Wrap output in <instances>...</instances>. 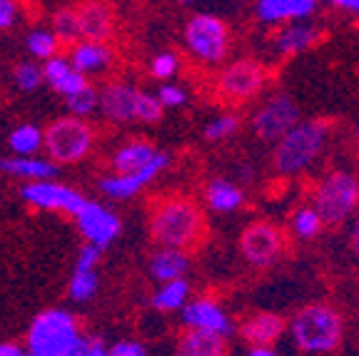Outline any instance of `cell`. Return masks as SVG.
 Returning <instances> with one entry per match:
<instances>
[{"label":"cell","instance_id":"6da1fadb","mask_svg":"<svg viewBox=\"0 0 359 356\" xmlns=\"http://www.w3.org/2000/svg\"><path fill=\"white\" fill-rule=\"evenodd\" d=\"M147 232L155 247L192 254L208 237V217L202 214V207L192 197L163 195L150 205Z\"/></svg>","mask_w":359,"mask_h":356},{"label":"cell","instance_id":"7a4b0ae2","mask_svg":"<svg viewBox=\"0 0 359 356\" xmlns=\"http://www.w3.org/2000/svg\"><path fill=\"white\" fill-rule=\"evenodd\" d=\"M332 139L327 120H299L269 152V167L282 179H297L312 172L325 157Z\"/></svg>","mask_w":359,"mask_h":356},{"label":"cell","instance_id":"3957f363","mask_svg":"<svg viewBox=\"0 0 359 356\" xmlns=\"http://www.w3.org/2000/svg\"><path fill=\"white\" fill-rule=\"evenodd\" d=\"M287 336L302 356H332L344 341V317L330 301H309L287 319Z\"/></svg>","mask_w":359,"mask_h":356},{"label":"cell","instance_id":"277c9868","mask_svg":"<svg viewBox=\"0 0 359 356\" xmlns=\"http://www.w3.org/2000/svg\"><path fill=\"white\" fill-rule=\"evenodd\" d=\"M100 115L112 125H157L165 117L155 93H147L130 80H107L97 90Z\"/></svg>","mask_w":359,"mask_h":356},{"label":"cell","instance_id":"5b68a950","mask_svg":"<svg viewBox=\"0 0 359 356\" xmlns=\"http://www.w3.org/2000/svg\"><path fill=\"white\" fill-rule=\"evenodd\" d=\"M83 334L78 314L65 306H50L33 317L22 346L28 356H67L80 344Z\"/></svg>","mask_w":359,"mask_h":356},{"label":"cell","instance_id":"8992f818","mask_svg":"<svg viewBox=\"0 0 359 356\" xmlns=\"http://www.w3.org/2000/svg\"><path fill=\"white\" fill-rule=\"evenodd\" d=\"M309 205L317 210L325 227L347 224L359 210V174L347 167H332L314 179Z\"/></svg>","mask_w":359,"mask_h":356},{"label":"cell","instance_id":"52a82bcc","mask_svg":"<svg viewBox=\"0 0 359 356\" xmlns=\"http://www.w3.org/2000/svg\"><path fill=\"white\" fill-rule=\"evenodd\" d=\"M182 45L197 65L222 67L232 53L230 22L215 13H192L182 25Z\"/></svg>","mask_w":359,"mask_h":356},{"label":"cell","instance_id":"ba28073f","mask_svg":"<svg viewBox=\"0 0 359 356\" xmlns=\"http://www.w3.org/2000/svg\"><path fill=\"white\" fill-rule=\"evenodd\" d=\"M97 130L88 120L62 115L43 128V150L53 165H78L95 150Z\"/></svg>","mask_w":359,"mask_h":356},{"label":"cell","instance_id":"9c48e42d","mask_svg":"<svg viewBox=\"0 0 359 356\" xmlns=\"http://www.w3.org/2000/svg\"><path fill=\"white\" fill-rule=\"evenodd\" d=\"M267 67L255 57H235L227 60L212 78V90L227 105H247L257 100L267 88Z\"/></svg>","mask_w":359,"mask_h":356},{"label":"cell","instance_id":"30bf717a","mask_svg":"<svg viewBox=\"0 0 359 356\" xmlns=\"http://www.w3.org/2000/svg\"><path fill=\"white\" fill-rule=\"evenodd\" d=\"M237 252L242 262L252 269H269L287 252V234L272 219H252L237 234Z\"/></svg>","mask_w":359,"mask_h":356},{"label":"cell","instance_id":"8fae6325","mask_svg":"<svg viewBox=\"0 0 359 356\" xmlns=\"http://www.w3.org/2000/svg\"><path fill=\"white\" fill-rule=\"evenodd\" d=\"M302 120L299 102L285 90H272L257 102V107L250 115L252 135L262 142L275 145L277 139L285 137L294 125Z\"/></svg>","mask_w":359,"mask_h":356},{"label":"cell","instance_id":"7c38bea8","mask_svg":"<svg viewBox=\"0 0 359 356\" xmlns=\"http://www.w3.org/2000/svg\"><path fill=\"white\" fill-rule=\"evenodd\" d=\"M73 222L78 227L80 237H83V245L95 247L100 252L115 245L120 240V234H123V219L105 202L85 200L83 207L73 214Z\"/></svg>","mask_w":359,"mask_h":356},{"label":"cell","instance_id":"4fadbf2b","mask_svg":"<svg viewBox=\"0 0 359 356\" xmlns=\"http://www.w3.org/2000/svg\"><path fill=\"white\" fill-rule=\"evenodd\" d=\"M180 324L187 331H202V334L222 336L230 341V336L237 331V324L232 314L227 312V306L215 296H192L185 304V309L180 312Z\"/></svg>","mask_w":359,"mask_h":356},{"label":"cell","instance_id":"5bb4252c","mask_svg":"<svg viewBox=\"0 0 359 356\" xmlns=\"http://www.w3.org/2000/svg\"><path fill=\"white\" fill-rule=\"evenodd\" d=\"M170 167V152L165 150H157V155L147 162L145 167L137 170V172H130V174H102L97 179V189H100V195L110 202H128L135 200V197L140 195L142 189H147L152 182H155L165 170Z\"/></svg>","mask_w":359,"mask_h":356},{"label":"cell","instance_id":"9a60e30c","mask_svg":"<svg viewBox=\"0 0 359 356\" xmlns=\"http://www.w3.org/2000/svg\"><path fill=\"white\" fill-rule=\"evenodd\" d=\"M20 200L28 207L40 212H60L73 217L75 212L83 207L88 197L78 187L60 179H43V182H28L20 187Z\"/></svg>","mask_w":359,"mask_h":356},{"label":"cell","instance_id":"2e32d148","mask_svg":"<svg viewBox=\"0 0 359 356\" xmlns=\"http://www.w3.org/2000/svg\"><path fill=\"white\" fill-rule=\"evenodd\" d=\"M317 11V0H257L252 6V18L267 28H282L290 22L312 20Z\"/></svg>","mask_w":359,"mask_h":356},{"label":"cell","instance_id":"e0dca14e","mask_svg":"<svg viewBox=\"0 0 359 356\" xmlns=\"http://www.w3.org/2000/svg\"><path fill=\"white\" fill-rule=\"evenodd\" d=\"M322 28L314 20H302V22H290V25H282L275 28L272 35L267 38L269 50L280 57H294L299 53L312 50L314 45L322 40Z\"/></svg>","mask_w":359,"mask_h":356},{"label":"cell","instance_id":"ac0fdd59","mask_svg":"<svg viewBox=\"0 0 359 356\" xmlns=\"http://www.w3.org/2000/svg\"><path fill=\"white\" fill-rule=\"evenodd\" d=\"M237 331L252 349H275L277 341L287 336V319L277 312H252L237 324Z\"/></svg>","mask_w":359,"mask_h":356},{"label":"cell","instance_id":"d6986e66","mask_svg":"<svg viewBox=\"0 0 359 356\" xmlns=\"http://www.w3.org/2000/svg\"><path fill=\"white\" fill-rule=\"evenodd\" d=\"M65 57L83 78L105 75L115 65V48L110 43H95V40H78L67 48Z\"/></svg>","mask_w":359,"mask_h":356},{"label":"cell","instance_id":"ffe728a7","mask_svg":"<svg viewBox=\"0 0 359 356\" xmlns=\"http://www.w3.org/2000/svg\"><path fill=\"white\" fill-rule=\"evenodd\" d=\"M157 155V147L145 137H130L120 145H115V150L107 157V167L110 174H130L137 172Z\"/></svg>","mask_w":359,"mask_h":356},{"label":"cell","instance_id":"44dd1931","mask_svg":"<svg viewBox=\"0 0 359 356\" xmlns=\"http://www.w3.org/2000/svg\"><path fill=\"white\" fill-rule=\"evenodd\" d=\"M192 269V256L187 252L168 249V247H155L152 254L147 256V277L155 284L177 282L187 279Z\"/></svg>","mask_w":359,"mask_h":356},{"label":"cell","instance_id":"7402d4cb","mask_svg":"<svg viewBox=\"0 0 359 356\" xmlns=\"http://www.w3.org/2000/svg\"><path fill=\"white\" fill-rule=\"evenodd\" d=\"M40 70H43V83L48 85L53 93L65 97V100L73 97V95L83 93L90 85V80L83 78V75L70 65V60H67L65 55H55V57H50V60H45L43 65H40Z\"/></svg>","mask_w":359,"mask_h":356},{"label":"cell","instance_id":"603a6c76","mask_svg":"<svg viewBox=\"0 0 359 356\" xmlns=\"http://www.w3.org/2000/svg\"><path fill=\"white\" fill-rule=\"evenodd\" d=\"M80 20V40H95V43H110L115 30V15L107 3H83L78 6Z\"/></svg>","mask_w":359,"mask_h":356},{"label":"cell","instance_id":"cb8c5ba5","mask_svg":"<svg viewBox=\"0 0 359 356\" xmlns=\"http://www.w3.org/2000/svg\"><path fill=\"white\" fill-rule=\"evenodd\" d=\"M202 197H205L208 210L215 212V214H235V212H240L247 202L245 189L227 177L210 179V182L205 184Z\"/></svg>","mask_w":359,"mask_h":356},{"label":"cell","instance_id":"d4e9b609","mask_svg":"<svg viewBox=\"0 0 359 356\" xmlns=\"http://www.w3.org/2000/svg\"><path fill=\"white\" fill-rule=\"evenodd\" d=\"M0 172L13 179H20L22 184L43 182V179H57V165H53L48 157H3Z\"/></svg>","mask_w":359,"mask_h":356},{"label":"cell","instance_id":"484cf974","mask_svg":"<svg viewBox=\"0 0 359 356\" xmlns=\"http://www.w3.org/2000/svg\"><path fill=\"white\" fill-rule=\"evenodd\" d=\"M172 356H230V341L222 336L202 334V331H182L175 341Z\"/></svg>","mask_w":359,"mask_h":356},{"label":"cell","instance_id":"4316f807","mask_svg":"<svg viewBox=\"0 0 359 356\" xmlns=\"http://www.w3.org/2000/svg\"><path fill=\"white\" fill-rule=\"evenodd\" d=\"M192 299V284L190 279H177V282H165L157 284L155 292L150 296V306L157 314H180L185 309V304Z\"/></svg>","mask_w":359,"mask_h":356},{"label":"cell","instance_id":"83f0119b","mask_svg":"<svg viewBox=\"0 0 359 356\" xmlns=\"http://www.w3.org/2000/svg\"><path fill=\"white\" fill-rule=\"evenodd\" d=\"M8 150L13 157H38L43 152V128L35 123H20L8 132Z\"/></svg>","mask_w":359,"mask_h":356},{"label":"cell","instance_id":"f1b7e54d","mask_svg":"<svg viewBox=\"0 0 359 356\" xmlns=\"http://www.w3.org/2000/svg\"><path fill=\"white\" fill-rule=\"evenodd\" d=\"M322 229H325V222H322V217L317 214V210H314L309 202H302V205H297L294 210H292L290 234L297 242L317 240V237L322 234Z\"/></svg>","mask_w":359,"mask_h":356},{"label":"cell","instance_id":"f546056e","mask_svg":"<svg viewBox=\"0 0 359 356\" xmlns=\"http://www.w3.org/2000/svg\"><path fill=\"white\" fill-rule=\"evenodd\" d=\"M25 50L30 53V60L40 62L60 55V40L55 38V33L50 30V25H33V28L25 33Z\"/></svg>","mask_w":359,"mask_h":356},{"label":"cell","instance_id":"4dcf8cb0","mask_svg":"<svg viewBox=\"0 0 359 356\" xmlns=\"http://www.w3.org/2000/svg\"><path fill=\"white\" fill-rule=\"evenodd\" d=\"M50 30L60 45H70L80 40V20H78V6H57L50 15Z\"/></svg>","mask_w":359,"mask_h":356},{"label":"cell","instance_id":"1f68e13d","mask_svg":"<svg viewBox=\"0 0 359 356\" xmlns=\"http://www.w3.org/2000/svg\"><path fill=\"white\" fill-rule=\"evenodd\" d=\"M100 292L97 272H73L67 282V299L73 304H90Z\"/></svg>","mask_w":359,"mask_h":356},{"label":"cell","instance_id":"d6a6232c","mask_svg":"<svg viewBox=\"0 0 359 356\" xmlns=\"http://www.w3.org/2000/svg\"><path fill=\"white\" fill-rule=\"evenodd\" d=\"M240 128H242V117L237 112H222V115L212 117L205 125L202 137L208 139V142H212V145H219V142H227V139L235 137L240 132Z\"/></svg>","mask_w":359,"mask_h":356},{"label":"cell","instance_id":"836d02e7","mask_svg":"<svg viewBox=\"0 0 359 356\" xmlns=\"http://www.w3.org/2000/svg\"><path fill=\"white\" fill-rule=\"evenodd\" d=\"M180 67H182V60H180L177 53L175 50H160L150 57L147 70H150L152 78L160 80V85H163V83H172V80L177 78Z\"/></svg>","mask_w":359,"mask_h":356},{"label":"cell","instance_id":"e575fe53","mask_svg":"<svg viewBox=\"0 0 359 356\" xmlns=\"http://www.w3.org/2000/svg\"><path fill=\"white\" fill-rule=\"evenodd\" d=\"M65 107H67V112H70V117H78V120H88L90 123V117H95L97 110H100V102H97V88L95 85H88L83 93L67 97Z\"/></svg>","mask_w":359,"mask_h":356},{"label":"cell","instance_id":"d590c367","mask_svg":"<svg viewBox=\"0 0 359 356\" xmlns=\"http://www.w3.org/2000/svg\"><path fill=\"white\" fill-rule=\"evenodd\" d=\"M13 83L20 93H38L43 88V70L40 62L35 60H20L13 70Z\"/></svg>","mask_w":359,"mask_h":356},{"label":"cell","instance_id":"8d00e7d4","mask_svg":"<svg viewBox=\"0 0 359 356\" xmlns=\"http://www.w3.org/2000/svg\"><path fill=\"white\" fill-rule=\"evenodd\" d=\"M155 97H157V102L163 105V110H177V107H182L187 100H190V93H187L185 85L163 83L160 88H157Z\"/></svg>","mask_w":359,"mask_h":356},{"label":"cell","instance_id":"74e56055","mask_svg":"<svg viewBox=\"0 0 359 356\" xmlns=\"http://www.w3.org/2000/svg\"><path fill=\"white\" fill-rule=\"evenodd\" d=\"M100 262H102V252L90 245H83L78 252V256H75L73 272H97Z\"/></svg>","mask_w":359,"mask_h":356},{"label":"cell","instance_id":"f35d334b","mask_svg":"<svg viewBox=\"0 0 359 356\" xmlns=\"http://www.w3.org/2000/svg\"><path fill=\"white\" fill-rule=\"evenodd\" d=\"M67 356H107V344L95 334H83L80 344Z\"/></svg>","mask_w":359,"mask_h":356},{"label":"cell","instance_id":"ab89813d","mask_svg":"<svg viewBox=\"0 0 359 356\" xmlns=\"http://www.w3.org/2000/svg\"><path fill=\"white\" fill-rule=\"evenodd\" d=\"M107 356H147V346L140 339H120L107 346Z\"/></svg>","mask_w":359,"mask_h":356},{"label":"cell","instance_id":"60d3db41","mask_svg":"<svg viewBox=\"0 0 359 356\" xmlns=\"http://www.w3.org/2000/svg\"><path fill=\"white\" fill-rule=\"evenodd\" d=\"M20 20V6L13 0H0V30H11Z\"/></svg>","mask_w":359,"mask_h":356},{"label":"cell","instance_id":"b9f144b4","mask_svg":"<svg viewBox=\"0 0 359 356\" xmlns=\"http://www.w3.org/2000/svg\"><path fill=\"white\" fill-rule=\"evenodd\" d=\"M349 227H347V240H349V249H352V254L359 259V210L354 212V217L349 219Z\"/></svg>","mask_w":359,"mask_h":356},{"label":"cell","instance_id":"7bdbcfd3","mask_svg":"<svg viewBox=\"0 0 359 356\" xmlns=\"http://www.w3.org/2000/svg\"><path fill=\"white\" fill-rule=\"evenodd\" d=\"M332 8L359 20V0H332Z\"/></svg>","mask_w":359,"mask_h":356},{"label":"cell","instance_id":"ee69618b","mask_svg":"<svg viewBox=\"0 0 359 356\" xmlns=\"http://www.w3.org/2000/svg\"><path fill=\"white\" fill-rule=\"evenodd\" d=\"M0 356H28V351L18 341H0Z\"/></svg>","mask_w":359,"mask_h":356},{"label":"cell","instance_id":"f6af8a7d","mask_svg":"<svg viewBox=\"0 0 359 356\" xmlns=\"http://www.w3.org/2000/svg\"><path fill=\"white\" fill-rule=\"evenodd\" d=\"M240 356H282L277 349H252V346H247Z\"/></svg>","mask_w":359,"mask_h":356},{"label":"cell","instance_id":"bcb514c9","mask_svg":"<svg viewBox=\"0 0 359 356\" xmlns=\"http://www.w3.org/2000/svg\"><path fill=\"white\" fill-rule=\"evenodd\" d=\"M354 135H357V139H359V125H357V130H354Z\"/></svg>","mask_w":359,"mask_h":356}]
</instances>
